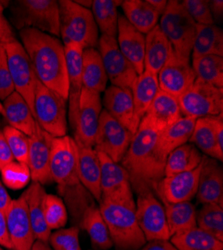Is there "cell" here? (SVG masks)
I'll return each instance as SVG.
<instances>
[{
  "label": "cell",
  "mask_w": 223,
  "mask_h": 250,
  "mask_svg": "<svg viewBox=\"0 0 223 250\" xmlns=\"http://www.w3.org/2000/svg\"><path fill=\"white\" fill-rule=\"evenodd\" d=\"M19 36L37 79L67 101L69 83L62 41L33 28L20 30Z\"/></svg>",
  "instance_id": "cell-1"
},
{
  "label": "cell",
  "mask_w": 223,
  "mask_h": 250,
  "mask_svg": "<svg viewBox=\"0 0 223 250\" xmlns=\"http://www.w3.org/2000/svg\"><path fill=\"white\" fill-rule=\"evenodd\" d=\"M157 131L139 124L129 147L120 161L127 171L132 190L149 188L155 191L158 183L164 177L167 154L160 147Z\"/></svg>",
  "instance_id": "cell-2"
},
{
  "label": "cell",
  "mask_w": 223,
  "mask_h": 250,
  "mask_svg": "<svg viewBox=\"0 0 223 250\" xmlns=\"http://www.w3.org/2000/svg\"><path fill=\"white\" fill-rule=\"evenodd\" d=\"M59 30L63 44L74 43L86 48H95L98 45L99 30L93 14L71 0H60Z\"/></svg>",
  "instance_id": "cell-3"
},
{
  "label": "cell",
  "mask_w": 223,
  "mask_h": 250,
  "mask_svg": "<svg viewBox=\"0 0 223 250\" xmlns=\"http://www.w3.org/2000/svg\"><path fill=\"white\" fill-rule=\"evenodd\" d=\"M113 244L120 250H139L147 241L137 223L135 210L110 201L99 204Z\"/></svg>",
  "instance_id": "cell-4"
},
{
  "label": "cell",
  "mask_w": 223,
  "mask_h": 250,
  "mask_svg": "<svg viewBox=\"0 0 223 250\" xmlns=\"http://www.w3.org/2000/svg\"><path fill=\"white\" fill-rule=\"evenodd\" d=\"M12 24L20 31L33 28L60 36L59 4L56 0H18L10 6Z\"/></svg>",
  "instance_id": "cell-5"
},
{
  "label": "cell",
  "mask_w": 223,
  "mask_h": 250,
  "mask_svg": "<svg viewBox=\"0 0 223 250\" xmlns=\"http://www.w3.org/2000/svg\"><path fill=\"white\" fill-rule=\"evenodd\" d=\"M158 26L171 43L177 56L190 60L196 23L181 2L170 0L159 18Z\"/></svg>",
  "instance_id": "cell-6"
},
{
  "label": "cell",
  "mask_w": 223,
  "mask_h": 250,
  "mask_svg": "<svg viewBox=\"0 0 223 250\" xmlns=\"http://www.w3.org/2000/svg\"><path fill=\"white\" fill-rule=\"evenodd\" d=\"M50 173L65 195L73 192L81 183L78 177L77 144L68 135L52 137L50 143Z\"/></svg>",
  "instance_id": "cell-7"
},
{
  "label": "cell",
  "mask_w": 223,
  "mask_h": 250,
  "mask_svg": "<svg viewBox=\"0 0 223 250\" xmlns=\"http://www.w3.org/2000/svg\"><path fill=\"white\" fill-rule=\"evenodd\" d=\"M33 110L36 122L50 136L67 135L66 100L44 86L39 80L35 87Z\"/></svg>",
  "instance_id": "cell-8"
},
{
  "label": "cell",
  "mask_w": 223,
  "mask_h": 250,
  "mask_svg": "<svg viewBox=\"0 0 223 250\" xmlns=\"http://www.w3.org/2000/svg\"><path fill=\"white\" fill-rule=\"evenodd\" d=\"M98 152L100 160L101 201H110L135 210V201L129 175L120 163ZM100 201V202H101Z\"/></svg>",
  "instance_id": "cell-9"
},
{
  "label": "cell",
  "mask_w": 223,
  "mask_h": 250,
  "mask_svg": "<svg viewBox=\"0 0 223 250\" xmlns=\"http://www.w3.org/2000/svg\"><path fill=\"white\" fill-rule=\"evenodd\" d=\"M178 101L183 116L194 119L217 116L223 111V88L196 78Z\"/></svg>",
  "instance_id": "cell-10"
},
{
  "label": "cell",
  "mask_w": 223,
  "mask_h": 250,
  "mask_svg": "<svg viewBox=\"0 0 223 250\" xmlns=\"http://www.w3.org/2000/svg\"><path fill=\"white\" fill-rule=\"evenodd\" d=\"M102 102L100 94L82 87L74 116L69 119L74 132V141L78 146L94 147Z\"/></svg>",
  "instance_id": "cell-11"
},
{
  "label": "cell",
  "mask_w": 223,
  "mask_h": 250,
  "mask_svg": "<svg viewBox=\"0 0 223 250\" xmlns=\"http://www.w3.org/2000/svg\"><path fill=\"white\" fill-rule=\"evenodd\" d=\"M137 194L135 216L146 241L169 240L171 236L163 204L157 199L154 191L149 188L140 190Z\"/></svg>",
  "instance_id": "cell-12"
},
{
  "label": "cell",
  "mask_w": 223,
  "mask_h": 250,
  "mask_svg": "<svg viewBox=\"0 0 223 250\" xmlns=\"http://www.w3.org/2000/svg\"><path fill=\"white\" fill-rule=\"evenodd\" d=\"M3 45L15 91L22 96L34 115L33 104L38 79L34 73L30 59L23 45L18 40Z\"/></svg>",
  "instance_id": "cell-13"
},
{
  "label": "cell",
  "mask_w": 223,
  "mask_h": 250,
  "mask_svg": "<svg viewBox=\"0 0 223 250\" xmlns=\"http://www.w3.org/2000/svg\"><path fill=\"white\" fill-rule=\"evenodd\" d=\"M132 137V133L122 124L105 110L101 111L94 144L96 151L102 152L114 162L120 163L129 147Z\"/></svg>",
  "instance_id": "cell-14"
},
{
  "label": "cell",
  "mask_w": 223,
  "mask_h": 250,
  "mask_svg": "<svg viewBox=\"0 0 223 250\" xmlns=\"http://www.w3.org/2000/svg\"><path fill=\"white\" fill-rule=\"evenodd\" d=\"M97 46L111 85L131 90L138 75L132 64L120 51L116 38L101 35Z\"/></svg>",
  "instance_id": "cell-15"
},
{
  "label": "cell",
  "mask_w": 223,
  "mask_h": 250,
  "mask_svg": "<svg viewBox=\"0 0 223 250\" xmlns=\"http://www.w3.org/2000/svg\"><path fill=\"white\" fill-rule=\"evenodd\" d=\"M196 75L190 60L174 54L167 63L157 73L159 89L179 98L192 84Z\"/></svg>",
  "instance_id": "cell-16"
},
{
  "label": "cell",
  "mask_w": 223,
  "mask_h": 250,
  "mask_svg": "<svg viewBox=\"0 0 223 250\" xmlns=\"http://www.w3.org/2000/svg\"><path fill=\"white\" fill-rule=\"evenodd\" d=\"M5 216L13 250H30L36 239L32 231L28 207L23 194L11 201Z\"/></svg>",
  "instance_id": "cell-17"
},
{
  "label": "cell",
  "mask_w": 223,
  "mask_h": 250,
  "mask_svg": "<svg viewBox=\"0 0 223 250\" xmlns=\"http://www.w3.org/2000/svg\"><path fill=\"white\" fill-rule=\"evenodd\" d=\"M201 164L193 170L165 176L158 183L154 192L162 202L190 201L197 192Z\"/></svg>",
  "instance_id": "cell-18"
},
{
  "label": "cell",
  "mask_w": 223,
  "mask_h": 250,
  "mask_svg": "<svg viewBox=\"0 0 223 250\" xmlns=\"http://www.w3.org/2000/svg\"><path fill=\"white\" fill-rule=\"evenodd\" d=\"M52 136L37 123L36 131L29 136L27 166L33 182L48 184L52 182L50 173V143Z\"/></svg>",
  "instance_id": "cell-19"
},
{
  "label": "cell",
  "mask_w": 223,
  "mask_h": 250,
  "mask_svg": "<svg viewBox=\"0 0 223 250\" xmlns=\"http://www.w3.org/2000/svg\"><path fill=\"white\" fill-rule=\"evenodd\" d=\"M182 116L178 98L159 90L139 124L161 133Z\"/></svg>",
  "instance_id": "cell-20"
},
{
  "label": "cell",
  "mask_w": 223,
  "mask_h": 250,
  "mask_svg": "<svg viewBox=\"0 0 223 250\" xmlns=\"http://www.w3.org/2000/svg\"><path fill=\"white\" fill-rule=\"evenodd\" d=\"M116 41L120 51L140 75L144 71L145 35L133 27L123 15H119Z\"/></svg>",
  "instance_id": "cell-21"
},
{
  "label": "cell",
  "mask_w": 223,
  "mask_h": 250,
  "mask_svg": "<svg viewBox=\"0 0 223 250\" xmlns=\"http://www.w3.org/2000/svg\"><path fill=\"white\" fill-rule=\"evenodd\" d=\"M197 201L223 207V171L217 160L203 155L196 192Z\"/></svg>",
  "instance_id": "cell-22"
},
{
  "label": "cell",
  "mask_w": 223,
  "mask_h": 250,
  "mask_svg": "<svg viewBox=\"0 0 223 250\" xmlns=\"http://www.w3.org/2000/svg\"><path fill=\"white\" fill-rule=\"evenodd\" d=\"M104 110L134 135L138 129L134 122L133 98L130 89L113 85L107 87L103 97Z\"/></svg>",
  "instance_id": "cell-23"
},
{
  "label": "cell",
  "mask_w": 223,
  "mask_h": 250,
  "mask_svg": "<svg viewBox=\"0 0 223 250\" xmlns=\"http://www.w3.org/2000/svg\"><path fill=\"white\" fill-rule=\"evenodd\" d=\"M174 54L171 43L158 24L145 35L144 70L157 74Z\"/></svg>",
  "instance_id": "cell-24"
},
{
  "label": "cell",
  "mask_w": 223,
  "mask_h": 250,
  "mask_svg": "<svg viewBox=\"0 0 223 250\" xmlns=\"http://www.w3.org/2000/svg\"><path fill=\"white\" fill-rule=\"evenodd\" d=\"M64 45L65 64L69 83V119H71L78 107L79 96L82 89V57L83 48L74 44L67 43Z\"/></svg>",
  "instance_id": "cell-25"
},
{
  "label": "cell",
  "mask_w": 223,
  "mask_h": 250,
  "mask_svg": "<svg viewBox=\"0 0 223 250\" xmlns=\"http://www.w3.org/2000/svg\"><path fill=\"white\" fill-rule=\"evenodd\" d=\"M1 107L9 126L23 132L28 137L35 133L37 122L28 104L18 92L14 91L4 99Z\"/></svg>",
  "instance_id": "cell-26"
},
{
  "label": "cell",
  "mask_w": 223,
  "mask_h": 250,
  "mask_svg": "<svg viewBox=\"0 0 223 250\" xmlns=\"http://www.w3.org/2000/svg\"><path fill=\"white\" fill-rule=\"evenodd\" d=\"M77 153L79 181L100 203V160L98 152L94 147H84L77 145Z\"/></svg>",
  "instance_id": "cell-27"
},
{
  "label": "cell",
  "mask_w": 223,
  "mask_h": 250,
  "mask_svg": "<svg viewBox=\"0 0 223 250\" xmlns=\"http://www.w3.org/2000/svg\"><path fill=\"white\" fill-rule=\"evenodd\" d=\"M46 192L42 185L37 182H32L23 193L35 239L48 242L51 230L45 222L43 212V198Z\"/></svg>",
  "instance_id": "cell-28"
},
{
  "label": "cell",
  "mask_w": 223,
  "mask_h": 250,
  "mask_svg": "<svg viewBox=\"0 0 223 250\" xmlns=\"http://www.w3.org/2000/svg\"><path fill=\"white\" fill-rule=\"evenodd\" d=\"M159 90L157 74L144 70L137 76L131 88L134 106V122L137 127Z\"/></svg>",
  "instance_id": "cell-29"
},
{
  "label": "cell",
  "mask_w": 223,
  "mask_h": 250,
  "mask_svg": "<svg viewBox=\"0 0 223 250\" xmlns=\"http://www.w3.org/2000/svg\"><path fill=\"white\" fill-rule=\"evenodd\" d=\"M121 7L127 21L144 35L158 24L161 16L149 0H125Z\"/></svg>",
  "instance_id": "cell-30"
},
{
  "label": "cell",
  "mask_w": 223,
  "mask_h": 250,
  "mask_svg": "<svg viewBox=\"0 0 223 250\" xmlns=\"http://www.w3.org/2000/svg\"><path fill=\"white\" fill-rule=\"evenodd\" d=\"M107 75L102 59L96 48H86L82 57V86L83 88L101 93L107 86Z\"/></svg>",
  "instance_id": "cell-31"
},
{
  "label": "cell",
  "mask_w": 223,
  "mask_h": 250,
  "mask_svg": "<svg viewBox=\"0 0 223 250\" xmlns=\"http://www.w3.org/2000/svg\"><path fill=\"white\" fill-rule=\"evenodd\" d=\"M205 55L223 56V31L217 25L196 24L192 59Z\"/></svg>",
  "instance_id": "cell-32"
},
{
  "label": "cell",
  "mask_w": 223,
  "mask_h": 250,
  "mask_svg": "<svg viewBox=\"0 0 223 250\" xmlns=\"http://www.w3.org/2000/svg\"><path fill=\"white\" fill-rule=\"evenodd\" d=\"M81 227L88 233L93 247L101 250L112 247L113 242L99 207L89 205L85 208L81 218Z\"/></svg>",
  "instance_id": "cell-33"
},
{
  "label": "cell",
  "mask_w": 223,
  "mask_h": 250,
  "mask_svg": "<svg viewBox=\"0 0 223 250\" xmlns=\"http://www.w3.org/2000/svg\"><path fill=\"white\" fill-rule=\"evenodd\" d=\"M165 210L170 236L197 227L196 208L190 201L168 203L162 202Z\"/></svg>",
  "instance_id": "cell-34"
},
{
  "label": "cell",
  "mask_w": 223,
  "mask_h": 250,
  "mask_svg": "<svg viewBox=\"0 0 223 250\" xmlns=\"http://www.w3.org/2000/svg\"><path fill=\"white\" fill-rule=\"evenodd\" d=\"M203 155L193 144L186 143L172 150L166 158L164 177L190 171L201 164Z\"/></svg>",
  "instance_id": "cell-35"
},
{
  "label": "cell",
  "mask_w": 223,
  "mask_h": 250,
  "mask_svg": "<svg viewBox=\"0 0 223 250\" xmlns=\"http://www.w3.org/2000/svg\"><path fill=\"white\" fill-rule=\"evenodd\" d=\"M169 240L178 250H223V241L198 227L174 234Z\"/></svg>",
  "instance_id": "cell-36"
},
{
  "label": "cell",
  "mask_w": 223,
  "mask_h": 250,
  "mask_svg": "<svg viewBox=\"0 0 223 250\" xmlns=\"http://www.w3.org/2000/svg\"><path fill=\"white\" fill-rule=\"evenodd\" d=\"M196 119L182 116L171 124L159 135L160 147L165 154H169L175 148L186 144L192 135Z\"/></svg>",
  "instance_id": "cell-37"
},
{
  "label": "cell",
  "mask_w": 223,
  "mask_h": 250,
  "mask_svg": "<svg viewBox=\"0 0 223 250\" xmlns=\"http://www.w3.org/2000/svg\"><path fill=\"white\" fill-rule=\"evenodd\" d=\"M122 1L117 0H93L92 14L98 30L102 35L116 38L118 26L117 7L121 6Z\"/></svg>",
  "instance_id": "cell-38"
},
{
  "label": "cell",
  "mask_w": 223,
  "mask_h": 250,
  "mask_svg": "<svg viewBox=\"0 0 223 250\" xmlns=\"http://www.w3.org/2000/svg\"><path fill=\"white\" fill-rule=\"evenodd\" d=\"M189 141L194 143L198 150H201L205 154V156L222 162L223 156L219 154L216 147L213 116L196 119L194 129Z\"/></svg>",
  "instance_id": "cell-39"
},
{
  "label": "cell",
  "mask_w": 223,
  "mask_h": 250,
  "mask_svg": "<svg viewBox=\"0 0 223 250\" xmlns=\"http://www.w3.org/2000/svg\"><path fill=\"white\" fill-rule=\"evenodd\" d=\"M197 79L223 88V57L205 55L192 59L191 64Z\"/></svg>",
  "instance_id": "cell-40"
},
{
  "label": "cell",
  "mask_w": 223,
  "mask_h": 250,
  "mask_svg": "<svg viewBox=\"0 0 223 250\" xmlns=\"http://www.w3.org/2000/svg\"><path fill=\"white\" fill-rule=\"evenodd\" d=\"M198 228L223 241V207L216 203H206L197 211Z\"/></svg>",
  "instance_id": "cell-41"
},
{
  "label": "cell",
  "mask_w": 223,
  "mask_h": 250,
  "mask_svg": "<svg viewBox=\"0 0 223 250\" xmlns=\"http://www.w3.org/2000/svg\"><path fill=\"white\" fill-rule=\"evenodd\" d=\"M45 222L50 230L63 228L67 223V210L62 199L54 194H45L43 198Z\"/></svg>",
  "instance_id": "cell-42"
},
{
  "label": "cell",
  "mask_w": 223,
  "mask_h": 250,
  "mask_svg": "<svg viewBox=\"0 0 223 250\" xmlns=\"http://www.w3.org/2000/svg\"><path fill=\"white\" fill-rule=\"evenodd\" d=\"M0 172L3 183L13 190L23 188L31 179L28 166L15 160L5 165Z\"/></svg>",
  "instance_id": "cell-43"
},
{
  "label": "cell",
  "mask_w": 223,
  "mask_h": 250,
  "mask_svg": "<svg viewBox=\"0 0 223 250\" xmlns=\"http://www.w3.org/2000/svg\"><path fill=\"white\" fill-rule=\"evenodd\" d=\"M2 132L14 157V160L27 165L29 137L23 132L9 126V125L2 129Z\"/></svg>",
  "instance_id": "cell-44"
},
{
  "label": "cell",
  "mask_w": 223,
  "mask_h": 250,
  "mask_svg": "<svg viewBox=\"0 0 223 250\" xmlns=\"http://www.w3.org/2000/svg\"><path fill=\"white\" fill-rule=\"evenodd\" d=\"M49 245L53 250H81L79 243V228L72 226L60 228L50 234Z\"/></svg>",
  "instance_id": "cell-45"
},
{
  "label": "cell",
  "mask_w": 223,
  "mask_h": 250,
  "mask_svg": "<svg viewBox=\"0 0 223 250\" xmlns=\"http://www.w3.org/2000/svg\"><path fill=\"white\" fill-rule=\"evenodd\" d=\"M181 4L196 24H214L208 1H205V0H183Z\"/></svg>",
  "instance_id": "cell-46"
},
{
  "label": "cell",
  "mask_w": 223,
  "mask_h": 250,
  "mask_svg": "<svg viewBox=\"0 0 223 250\" xmlns=\"http://www.w3.org/2000/svg\"><path fill=\"white\" fill-rule=\"evenodd\" d=\"M15 91L9 72L4 45L0 43V100L6 99Z\"/></svg>",
  "instance_id": "cell-47"
},
{
  "label": "cell",
  "mask_w": 223,
  "mask_h": 250,
  "mask_svg": "<svg viewBox=\"0 0 223 250\" xmlns=\"http://www.w3.org/2000/svg\"><path fill=\"white\" fill-rule=\"evenodd\" d=\"M17 40L11 24L4 15V6L0 2V43L5 44Z\"/></svg>",
  "instance_id": "cell-48"
},
{
  "label": "cell",
  "mask_w": 223,
  "mask_h": 250,
  "mask_svg": "<svg viewBox=\"0 0 223 250\" xmlns=\"http://www.w3.org/2000/svg\"><path fill=\"white\" fill-rule=\"evenodd\" d=\"M213 127L217 150L223 156V113L213 116Z\"/></svg>",
  "instance_id": "cell-49"
},
{
  "label": "cell",
  "mask_w": 223,
  "mask_h": 250,
  "mask_svg": "<svg viewBox=\"0 0 223 250\" xmlns=\"http://www.w3.org/2000/svg\"><path fill=\"white\" fill-rule=\"evenodd\" d=\"M12 161H14V157L9 149L2 130H0V170Z\"/></svg>",
  "instance_id": "cell-50"
},
{
  "label": "cell",
  "mask_w": 223,
  "mask_h": 250,
  "mask_svg": "<svg viewBox=\"0 0 223 250\" xmlns=\"http://www.w3.org/2000/svg\"><path fill=\"white\" fill-rule=\"evenodd\" d=\"M0 246L5 247L9 250H13V245L8 233L6 216L2 210H0Z\"/></svg>",
  "instance_id": "cell-51"
},
{
  "label": "cell",
  "mask_w": 223,
  "mask_h": 250,
  "mask_svg": "<svg viewBox=\"0 0 223 250\" xmlns=\"http://www.w3.org/2000/svg\"><path fill=\"white\" fill-rule=\"evenodd\" d=\"M139 250H178L170 240H151L147 241Z\"/></svg>",
  "instance_id": "cell-52"
},
{
  "label": "cell",
  "mask_w": 223,
  "mask_h": 250,
  "mask_svg": "<svg viewBox=\"0 0 223 250\" xmlns=\"http://www.w3.org/2000/svg\"><path fill=\"white\" fill-rule=\"evenodd\" d=\"M208 3L214 23L221 22L223 16V1L222 0H213V1H208Z\"/></svg>",
  "instance_id": "cell-53"
},
{
  "label": "cell",
  "mask_w": 223,
  "mask_h": 250,
  "mask_svg": "<svg viewBox=\"0 0 223 250\" xmlns=\"http://www.w3.org/2000/svg\"><path fill=\"white\" fill-rule=\"evenodd\" d=\"M12 199L10 198L8 192L6 191L5 187L3 184L0 181V210H2L4 213L8 209V207L11 203Z\"/></svg>",
  "instance_id": "cell-54"
},
{
  "label": "cell",
  "mask_w": 223,
  "mask_h": 250,
  "mask_svg": "<svg viewBox=\"0 0 223 250\" xmlns=\"http://www.w3.org/2000/svg\"><path fill=\"white\" fill-rule=\"evenodd\" d=\"M30 250H53L47 241L35 240Z\"/></svg>",
  "instance_id": "cell-55"
},
{
  "label": "cell",
  "mask_w": 223,
  "mask_h": 250,
  "mask_svg": "<svg viewBox=\"0 0 223 250\" xmlns=\"http://www.w3.org/2000/svg\"><path fill=\"white\" fill-rule=\"evenodd\" d=\"M0 250H3V249H2V248H1V246H0Z\"/></svg>",
  "instance_id": "cell-56"
}]
</instances>
